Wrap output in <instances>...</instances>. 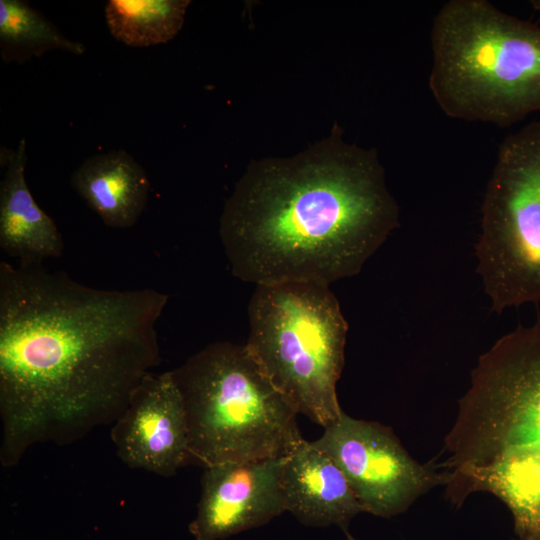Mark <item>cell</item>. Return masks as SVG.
<instances>
[{"instance_id": "cell-1", "label": "cell", "mask_w": 540, "mask_h": 540, "mask_svg": "<svg viewBox=\"0 0 540 540\" xmlns=\"http://www.w3.org/2000/svg\"><path fill=\"white\" fill-rule=\"evenodd\" d=\"M168 295L98 289L64 272L0 263V462L113 424L160 363Z\"/></svg>"}, {"instance_id": "cell-2", "label": "cell", "mask_w": 540, "mask_h": 540, "mask_svg": "<svg viewBox=\"0 0 540 540\" xmlns=\"http://www.w3.org/2000/svg\"><path fill=\"white\" fill-rule=\"evenodd\" d=\"M399 215L375 150L346 143L335 127L299 155L251 164L225 203L219 234L242 281L329 286L361 271Z\"/></svg>"}, {"instance_id": "cell-3", "label": "cell", "mask_w": 540, "mask_h": 540, "mask_svg": "<svg viewBox=\"0 0 540 540\" xmlns=\"http://www.w3.org/2000/svg\"><path fill=\"white\" fill-rule=\"evenodd\" d=\"M445 449L455 505L488 492L511 512L516 540H540V318L479 357Z\"/></svg>"}, {"instance_id": "cell-4", "label": "cell", "mask_w": 540, "mask_h": 540, "mask_svg": "<svg viewBox=\"0 0 540 540\" xmlns=\"http://www.w3.org/2000/svg\"><path fill=\"white\" fill-rule=\"evenodd\" d=\"M431 46L429 87L446 115L507 126L540 111V26L486 0H451Z\"/></svg>"}, {"instance_id": "cell-5", "label": "cell", "mask_w": 540, "mask_h": 540, "mask_svg": "<svg viewBox=\"0 0 540 540\" xmlns=\"http://www.w3.org/2000/svg\"><path fill=\"white\" fill-rule=\"evenodd\" d=\"M171 373L184 401L189 462L282 458L305 440L297 411L245 345L210 343Z\"/></svg>"}, {"instance_id": "cell-6", "label": "cell", "mask_w": 540, "mask_h": 540, "mask_svg": "<svg viewBox=\"0 0 540 540\" xmlns=\"http://www.w3.org/2000/svg\"><path fill=\"white\" fill-rule=\"evenodd\" d=\"M248 320L245 347L297 413L323 428L336 422L348 323L329 286L258 285Z\"/></svg>"}, {"instance_id": "cell-7", "label": "cell", "mask_w": 540, "mask_h": 540, "mask_svg": "<svg viewBox=\"0 0 540 540\" xmlns=\"http://www.w3.org/2000/svg\"><path fill=\"white\" fill-rule=\"evenodd\" d=\"M475 256L493 311L540 302V121L499 148Z\"/></svg>"}, {"instance_id": "cell-8", "label": "cell", "mask_w": 540, "mask_h": 540, "mask_svg": "<svg viewBox=\"0 0 540 540\" xmlns=\"http://www.w3.org/2000/svg\"><path fill=\"white\" fill-rule=\"evenodd\" d=\"M311 442L337 464L363 511L375 516L398 515L445 484L444 475L415 461L389 427L344 411Z\"/></svg>"}, {"instance_id": "cell-9", "label": "cell", "mask_w": 540, "mask_h": 540, "mask_svg": "<svg viewBox=\"0 0 540 540\" xmlns=\"http://www.w3.org/2000/svg\"><path fill=\"white\" fill-rule=\"evenodd\" d=\"M110 436L117 456L130 468L171 477L189 463L184 401L171 371L143 379Z\"/></svg>"}, {"instance_id": "cell-10", "label": "cell", "mask_w": 540, "mask_h": 540, "mask_svg": "<svg viewBox=\"0 0 540 540\" xmlns=\"http://www.w3.org/2000/svg\"><path fill=\"white\" fill-rule=\"evenodd\" d=\"M286 457L227 462L203 468L195 540H223L263 526L286 512L281 473Z\"/></svg>"}, {"instance_id": "cell-11", "label": "cell", "mask_w": 540, "mask_h": 540, "mask_svg": "<svg viewBox=\"0 0 540 540\" xmlns=\"http://www.w3.org/2000/svg\"><path fill=\"white\" fill-rule=\"evenodd\" d=\"M281 485L286 512L306 526L335 525L345 532L364 512L343 472L311 441L304 440L286 457Z\"/></svg>"}, {"instance_id": "cell-12", "label": "cell", "mask_w": 540, "mask_h": 540, "mask_svg": "<svg viewBox=\"0 0 540 540\" xmlns=\"http://www.w3.org/2000/svg\"><path fill=\"white\" fill-rule=\"evenodd\" d=\"M26 142L15 150L2 147L0 164V247L22 266L58 258L64 242L54 220L34 200L25 180Z\"/></svg>"}, {"instance_id": "cell-13", "label": "cell", "mask_w": 540, "mask_h": 540, "mask_svg": "<svg viewBox=\"0 0 540 540\" xmlns=\"http://www.w3.org/2000/svg\"><path fill=\"white\" fill-rule=\"evenodd\" d=\"M70 184L106 226L118 229L138 221L150 191L145 170L124 150L87 158L71 175Z\"/></svg>"}, {"instance_id": "cell-14", "label": "cell", "mask_w": 540, "mask_h": 540, "mask_svg": "<svg viewBox=\"0 0 540 540\" xmlns=\"http://www.w3.org/2000/svg\"><path fill=\"white\" fill-rule=\"evenodd\" d=\"M189 4V0H109L105 18L115 39L132 47H148L177 35Z\"/></svg>"}, {"instance_id": "cell-15", "label": "cell", "mask_w": 540, "mask_h": 540, "mask_svg": "<svg viewBox=\"0 0 540 540\" xmlns=\"http://www.w3.org/2000/svg\"><path fill=\"white\" fill-rule=\"evenodd\" d=\"M0 48L5 62L22 63L47 51L75 55L85 46L66 38L47 18L21 0H0Z\"/></svg>"}, {"instance_id": "cell-16", "label": "cell", "mask_w": 540, "mask_h": 540, "mask_svg": "<svg viewBox=\"0 0 540 540\" xmlns=\"http://www.w3.org/2000/svg\"><path fill=\"white\" fill-rule=\"evenodd\" d=\"M534 9L540 11V0L531 1Z\"/></svg>"}, {"instance_id": "cell-17", "label": "cell", "mask_w": 540, "mask_h": 540, "mask_svg": "<svg viewBox=\"0 0 540 540\" xmlns=\"http://www.w3.org/2000/svg\"><path fill=\"white\" fill-rule=\"evenodd\" d=\"M344 533H345V535H346V539H347V540H357L355 537H353V536L349 533L348 530L345 531Z\"/></svg>"}]
</instances>
